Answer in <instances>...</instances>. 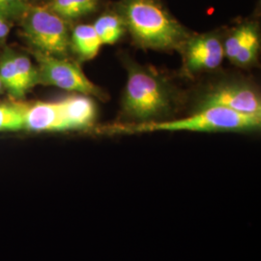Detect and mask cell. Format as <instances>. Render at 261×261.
Instances as JSON below:
<instances>
[{"mask_svg":"<svg viewBox=\"0 0 261 261\" xmlns=\"http://www.w3.org/2000/svg\"><path fill=\"white\" fill-rule=\"evenodd\" d=\"M122 14L125 27L144 48H181L190 38L186 29L155 0H124Z\"/></svg>","mask_w":261,"mask_h":261,"instance_id":"1","label":"cell"},{"mask_svg":"<svg viewBox=\"0 0 261 261\" xmlns=\"http://www.w3.org/2000/svg\"><path fill=\"white\" fill-rule=\"evenodd\" d=\"M20 19L23 35L36 51L59 57L68 54L71 41L64 19L48 7L30 5Z\"/></svg>","mask_w":261,"mask_h":261,"instance_id":"4","label":"cell"},{"mask_svg":"<svg viewBox=\"0 0 261 261\" xmlns=\"http://www.w3.org/2000/svg\"><path fill=\"white\" fill-rule=\"evenodd\" d=\"M3 89H4V88H3V85H2V83H1V81H0V93L3 91Z\"/></svg>","mask_w":261,"mask_h":261,"instance_id":"20","label":"cell"},{"mask_svg":"<svg viewBox=\"0 0 261 261\" xmlns=\"http://www.w3.org/2000/svg\"><path fill=\"white\" fill-rule=\"evenodd\" d=\"M254 27L255 25H253L252 23H247L236 28L224 41V43H223L224 56H226L230 61L233 62L235 57L241 49L243 44L245 43L246 39Z\"/></svg>","mask_w":261,"mask_h":261,"instance_id":"17","label":"cell"},{"mask_svg":"<svg viewBox=\"0 0 261 261\" xmlns=\"http://www.w3.org/2000/svg\"><path fill=\"white\" fill-rule=\"evenodd\" d=\"M261 115L244 114L231 110L211 107L199 110L193 115L171 121H152L117 126L114 130L123 132L192 130V132H243L260 127Z\"/></svg>","mask_w":261,"mask_h":261,"instance_id":"3","label":"cell"},{"mask_svg":"<svg viewBox=\"0 0 261 261\" xmlns=\"http://www.w3.org/2000/svg\"><path fill=\"white\" fill-rule=\"evenodd\" d=\"M70 41L71 47L75 53L86 60L92 59L97 56L103 46L91 24H80L75 27Z\"/></svg>","mask_w":261,"mask_h":261,"instance_id":"10","label":"cell"},{"mask_svg":"<svg viewBox=\"0 0 261 261\" xmlns=\"http://www.w3.org/2000/svg\"><path fill=\"white\" fill-rule=\"evenodd\" d=\"M94 29L103 45H112L123 36L125 24L123 19L115 15H103L94 22Z\"/></svg>","mask_w":261,"mask_h":261,"instance_id":"13","label":"cell"},{"mask_svg":"<svg viewBox=\"0 0 261 261\" xmlns=\"http://www.w3.org/2000/svg\"><path fill=\"white\" fill-rule=\"evenodd\" d=\"M97 0H51L47 6L62 19H76L93 12Z\"/></svg>","mask_w":261,"mask_h":261,"instance_id":"12","label":"cell"},{"mask_svg":"<svg viewBox=\"0 0 261 261\" xmlns=\"http://www.w3.org/2000/svg\"><path fill=\"white\" fill-rule=\"evenodd\" d=\"M123 95V112L138 123L156 121L172 110L174 97L170 84L157 73L136 63L128 64Z\"/></svg>","mask_w":261,"mask_h":261,"instance_id":"2","label":"cell"},{"mask_svg":"<svg viewBox=\"0 0 261 261\" xmlns=\"http://www.w3.org/2000/svg\"><path fill=\"white\" fill-rule=\"evenodd\" d=\"M68 119L73 130L90 127L96 117V107L92 99L84 94H75L62 99Z\"/></svg>","mask_w":261,"mask_h":261,"instance_id":"9","label":"cell"},{"mask_svg":"<svg viewBox=\"0 0 261 261\" xmlns=\"http://www.w3.org/2000/svg\"><path fill=\"white\" fill-rule=\"evenodd\" d=\"M181 49L188 74L214 70L221 65L224 57L223 42L211 34L189 38Z\"/></svg>","mask_w":261,"mask_h":261,"instance_id":"7","label":"cell"},{"mask_svg":"<svg viewBox=\"0 0 261 261\" xmlns=\"http://www.w3.org/2000/svg\"><path fill=\"white\" fill-rule=\"evenodd\" d=\"M10 29H11V24H10L9 19L0 15V42L5 40L9 35Z\"/></svg>","mask_w":261,"mask_h":261,"instance_id":"19","label":"cell"},{"mask_svg":"<svg viewBox=\"0 0 261 261\" xmlns=\"http://www.w3.org/2000/svg\"><path fill=\"white\" fill-rule=\"evenodd\" d=\"M34 56L38 63L39 84L56 86L67 91L87 96L100 97L103 95L101 89L84 75L83 70L74 62L36 50Z\"/></svg>","mask_w":261,"mask_h":261,"instance_id":"5","label":"cell"},{"mask_svg":"<svg viewBox=\"0 0 261 261\" xmlns=\"http://www.w3.org/2000/svg\"><path fill=\"white\" fill-rule=\"evenodd\" d=\"M211 107L225 108L244 114L261 115L259 95L249 84L241 83L219 84L207 91L199 103V110Z\"/></svg>","mask_w":261,"mask_h":261,"instance_id":"6","label":"cell"},{"mask_svg":"<svg viewBox=\"0 0 261 261\" xmlns=\"http://www.w3.org/2000/svg\"><path fill=\"white\" fill-rule=\"evenodd\" d=\"M0 81L12 98L20 99L25 95L13 58V51L10 49H6L0 56Z\"/></svg>","mask_w":261,"mask_h":261,"instance_id":"11","label":"cell"},{"mask_svg":"<svg viewBox=\"0 0 261 261\" xmlns=\"http://www.w3.org/2000/svg\"><path fill=\"white\" fill-rule=\"evenodd\" d=\"M29 6V0H0V15L9 20L20 19Z\"/></svg>","mask_w":261,"mask_h":261,"instance_id":"18","label":"cell"},{"mask_svg":"<svg viewBox=\"0 0 261 261\" xmlns=\"http://www.w3.org/2000/svg\"><path fill=\"white\" fill-rule=\"evenodd\" d=\"M25 129L31 132L73 130L62 100L25 103Z\"/></svg>","mask_w":261,"mask_h":261,"instance_id":"8","label":"cell"},{"mask_svg":"<svg viewBox=\"0 0 261 261\" xmlns=\"http://www.w3.org/2000/svg\"><path fill=\"white\" fill-rule=\"evenodd\" d=\"M13 58L19 73L20 84L23 91H29L33 88L38 83L37 67L32 64L28 56L16 54L13 51Z\"/></svg>","mask_w":261,"mask_h":261,"instance_id":"15","label":"cell"},{"mask_svg":"<svg viewBox=\"0 0 261 261\" xmlns=\"http://www.w3.org/2000/svg\"><path fill=\"white\" fill-rule=\"evenodd\" d=\"M25 129V103H0V132Z\"/></svg>","mask_w":261,"mask_h":261,"instance_id":"14","label":"cell"},{"mask_svg":"<svg viewBox=\"0 0 261 261\" xmlns=\"http://www.w3.org/2000/svg\"><path fill=\"white\" fill-rule=\"evenodd\" d=\"M259 50V35L256 27L252 28L249 36L243 44L241 49L235 57L233 63L237 65L245 67L251 65L256 59Z\"/></svg>","mask_w":261,"mask_h":261,"instance_id":"16","label":"cell"}]
</instances>
